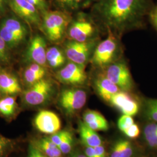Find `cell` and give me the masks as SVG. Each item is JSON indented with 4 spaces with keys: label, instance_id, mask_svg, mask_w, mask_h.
<instances>
[{
    "label": "cell",
    "instance_id": "obj_43",
    "mask_svg": "<svg viewBox=\"0 0 157 157\" xmlns=\"http://www.w3.org/2000/svg\"><path fill=\"white\" fill-rule=\"evenodd\" d=\"M1 68H0V71H1Z\"/></svg>",
    "mask_w": 157,
    "mask_h": 157
},
{
    "label": "cell",
    "instance_id": "obj_22",
    "mask_svg": "<svg viewBox=\"0 0 157 157\" xmlns=\"http://www.w3.org/2000/svg\"><path fill=\"white\" fill-rule=\"evenodd\" d=\"M38 147L47 157H62V152L59 147L46 137L39 141Z\"/></svg>",
    "mask_w": 157,
    "mask_h": 157
},
{
    "label": "cell",
    "instance_id": "obj_34",
    "mask_svg": "<svg viewBox=\"0 0 157 157\" xmlns=\"http://www.w3.org/2000/svg\"><path fill=\"white\" fill-rule=\"evenodd\" d=\"M157 133V122H154L147 125L144 129V136L147 139Z\"/></svg>",
    "mask_w": 157,
    "mask_h": 157
},
{
    "label": "cell",
    "instance_id": "obj_3",
    "mask_svg": "<svg viewBox=\"0 0 157 157\" xmlns=\"http://www.w3.org/2000/svg\"><path fill=\"white\" fill-rule=\"evenodd\" d=\"M108 37L97 44L90 63L95 70H102L121 58L122 46L118 36L107 30Z\"/></svg>",
    "mask_w": 157,
    "mask_h": 157
},
{
    "label": "cell",
    "instance_id": "obj_21",
    "mask_svg": "<svg viewBox=\"0 0 157 157\" xmlns=\"http://www.w3.org/2000/svg\"><path fill=\"white\" fill-rule=\"evenodd\" d=\"M133 152V147L129 141H118L112 147L110 157H132Z\"/></svg>",
    "mask_w": 157,
    "mask_h": 157
},
{
    "label": "cell",
    "instance_id": "obj_7",
    "mask_svg": "<svg viewBox=\"0 0 157 157\" xmlns=\"http://www.w3.org/2000/svg\"><path fill=\"white\" fill-rule=\"evenodd\" d=\"M102 72L119 89L129 91L133 87V81L126 62L122 58L103 69Z\"/></svg>",
    "mask_w": 157,
    "mask_h": 157
},
{
    "label": "cell",
    "instance_id": "obj_29",
    "mask_svg": "<svg viewBox=\"0 0 157 157\" xmlns=\"http://www.w3.org/2000/svg\"><path fill=\"white\" fill-rule=\"evenodd\" d=\"M13 142L11 140L0 135V157L4 156V155L11 147Z\"/></svg>",
    "mask_w": 157,
    "mask_h": 157
},
{
    "label": "cell",
    "instance_id": "obj_1",
    "mask_svg": "<svg viewBox=\"0 0 157 157\" xmlns=\"http://www.w3.org/2000/svg\"><path fill=\"white\" fill-rule=\"evenodd\" d=\"M148 11L147 0H101L93 6L91 17L119 36L141 26Z\"/></svg>",
    "mask_w": 157,
    "mask_h": 157
},
{
    "label": "cell",
    "instance_id": "obj_33",
    "mask_svg": "<svg viewBox=\"0 0 157 157\" xmlns=\"http://www.w3.org/2000/svg\"><path fill=\"white\" fill-rule=\"evenodd\" d=\"M123 133L129 138L135 139L140 135V129L137 124H134L129 128L126 129Z\"/></svg>",
    "mask_w": 157,
    "mask_h": 157
},
{
    "label": "cell",
    "instance_id": "obj_18",
    "mask_svg": "<svg viewBox=\"0 0 157 157\" xmlns=\"http://www.w3.org/2000/svg\"><path fill=\"white\" fill-rule=\"evenodd\" d=\"M47 67L36 63H30L23 71L25 82L29 86L46 77Z\"/></svg>",
    "mask_w": 157,
    "mask_h": 157
},
{
    "label": "cell",
    "instance_id": "obj_6",
    "mask_svg": "<svg viewBox=\"0 0 157 157\" xmlns=\"http://www.w3.org/2000/svg\"><path fill=\"white\" fill-rule=\"evenodd\" d=\"M54 82L50 78H44L29 86L23 93V100L29 106H39L49 101L55 92Z\"/></svg>",
    "mask_w": 157,
    "mask_h": 157
},
{
    "label": "cell",
    "instance_id": "obj_23",
    "mask_svg": "<svg viewBox=\"0 0 157 157\" xmlns=\"http://www.w3.org/2000/svg\"><path fill=\"white\" fill-rule=\"evenodd\" d=\"M17 107L16 97L8 95L0 100V115L10 117L13 115Z\"/></svg>",
    "mask_w": 157,
    "mask_h": 157
},
{
    "label": "cell",
    "instance_id": "obj_5",
    "mask_svg": "<svg viewBox=\"0 0 157 157\" xmlns=\"http://www.w3.org/2000/svg\"><path fill=\"white\" fill-rule=\"evenodd\" d=\"M100 41V38L84 42L67 40L63 43L62 48L69 61L86 67L90 62Z\"/></svg>",
    "mask_w": 157,
    "mask_h": 157
},
{
    "label": "cell",
    "instance_id": "obj_16",
    "mask_svg": "<svg viewBox=\"0 0 157 157\" xmlns=\"http://www.w3.org/2000/svg\"><path fill=\"white\" fill-rule=\"evenodd\" d=\"M0 91L7 95H13L22 92L21 85L17 76L6 71H0Z\"/></svg>",
    "mask_w": 157,
    "mask_h": 157
},
{
    "label": "cell",
    "instance_id": "obj_8",
    "mask_svg": "<svg viewBox=\"0 0 157 157\" xmlns=\"http://www.w3.org/2000/svg\"><path fill=\"white\" fill-rule=\"evenodd\" d=\"M86 91L76 86L64 89L61 91L58 104L65 113L75 114L84 107L87 101Z\"/></svg>",
    "mask_w": 157,
    "mask_h": 157
},
{
    "label": "cell",
    "instance_id": "obj_32",
    "mask_svg": "<svg viewBox=\"0 0 157 157\" xmlns=\"http://www.w3.org/2000/svg\"><path fill=\"white\" fill-rule=\"evenodd\" d=\"M102 115L100 112H98L94 110H87L84 112L83 115V119L84 124H87L95 120V119L99 118Z\"/></svg>",
    "mask_w": 157,
    "mask_h": 157
},
{
    "label": "cell",
    "instance_id": "obj_2",
    "mask_svg": "<svg viewBox=\"0 0 157 157\" xmlns=\"http://www.w3.org/2000/svg\"><path fill=\"white\" fill-rule=\"evenodd\" d=\"M71 13L60 10H48L41 13L39 29L45 39L54 44L62 43L66 39L69 25L72 19Z\"/></svg>",
    "mask_w": 157,
    "mask_h": 157
},
{
    "label": "cell",
    "instance_id": "obj_17",
    "mask_svg": "<svg viewBox=\"0 0 157 157\" xmlns=\"http://www.w3.org/2000/svg\"><path fill=\"white\" fill-rule=\"evenodd\" d=\"M46 59L47 67L52 70H58L63 67L67 60L63 48L57 45L47 48Z\"/></svg>",
    "mask_w": 157,
    "mask_h": 157
},
{
    "label": "cell",
    "instance_id": "obj_31",
    "mask_svg": "<svg viewBox=\"0 0 157 157\" xmlns=\"http://www.w3.org/2000/svg\"><path fill=\"white\" fill-rule=\"evenodd\" d=\"M70 132L67 131H59L54 134L51 135L48 138L52 142L56 144V146H59L63 140L66 138V137L69 135Z\"/></svg>",
    "mask_w": 157,
    "mask_h": 157
},
{
    "label": "cell",
    "instance_id": "obj_27",
    "mask_svg": "<svg viewBox=\"0 0 157 157\" xmlns=\"http://www.w3.org/2000/svg\"><path fill=\"white\" fill-rule=\"evenodd\" d=\"M134 124L135 122L132 117L124 114L118 119V127L119 129L123 132Z\"/></svg>",
    "mask_w": 157,
    "mask_h": 157
},
{
    "label": "cell",
    "instance_id": "obj_30",
    "mask_svg": "<svg viewBox=\"0 0 157 157\" xmlns=\"http://www.w3.org/2000/svg\"><path fill=\"white\" fill-rule=\"evenodd\" d=\"M29 2L35 6L41 13L50 10V3L47 0H27Z\"/></svg>",
    "mask_w": 157,
    "mask_h": 157
},
{
    "label": "cell",
    "instance_id": "obj_9",
    "mask_svg": "<svg viewBox=\"0 0 157 157\" xmlns=\"http://www.w3.org/2000/svg\"><path fill=\"white\" fill-rule=\"evenodd\" d=\"M86 67L69 61L56 71V78L63 84L78 87L87 83L88 76Z\"/></svg>",
    "mask_w": 157,
    "mask_h": 157
},
{
    "label": "cell",
    "instance_id": "obj_19",
    "mask_svg": "<svg viewBox=\"0 0 157 157\" xmlns=\"http://www.w3.org/2000/svg\"><path fill=\"white\" fill-rule=\"evenodd\" d=\"M78 130L81 140L86 146L95 147L102 145L100 136L95 130L88 127L83 122H80Z\"/></svg>",
    "mask_w": 157,
    "mask_h": 157
},
{
    "label": "cell",
    "instance_id": "obj_28",
    "mask_svg": "<svg viewBox=\"0 0 157 157\" xmlns=\"http://www.w3.org/2000/svg\"><path fill=\"white\" fill-rule=\"evenodd\" d=\"M73 145V137L69 133L66 138L62 141V143L58 146L59 149L63 154H67L72 150Z\"/></svg>",
    "mask_w": 157,
    "mask_h": 157
},
{
    "label": "cell",
    "instance_id": "obj_25",
    "mask_svg": "<svg viewBox=\"0 0 157 157\" xmlns=\"http://www.w3.org/2000/svg\"><path fill=\"white\" fill-rule=\"evenodd\" d=\"M146 113L150 119L157 122V100L150 99L146 101Z\"/></svg>",
    "mask_w": 157,
    "mask_h": 157
},
{
    "label": "cell",
    "instance_id": "obj_41",
    "mask_svg": "<svg viewBox=\"0 0 157 157\" xmlns=\"http://www.w3.org/2000/svg\"><path fill=\"white\" fill-rule=\"evenodd\" d=\"M101 0H87V6H89L90 5L91 3H93V2H98Z\"/></svg>",
    "mask_w": 157,
    "mask_h": 157
},
{
    "label": "cell",
    "instance_id": "obj_11",
    "mask_svg": "<svg viewBox=\"0 0 157 157\" xmlns=\"http://www.w3.org/2000/svg\"><path fill=\"white\" fill-rule=\"evenodd\" d=\"M9 13L1 19L0 25L21 45L27 40L30 27L12 12L11 14Z\"/></svg>",
    "mask_w": 157,
    "mask_h": 157
},
{
    "label": "cell",
    "instance_id": "obj_37",
    "mask_svg": "<svg viewBox=\"0 0 157 157\" xmlns=\"http://www.w3.org/2000/svg\"><path fill=\"white\" fill-rule=\"evenodd\" d=\"M150 19L152 26L157 31V6L150 12Z\"/></svg>",
    "mask_w": 157,
    "mask_h": 157
},
{
    "label": "cell",
    "instance_id": "obj_40",
    "mask_svg": "<svg viewBox=\"0 0 157 157\" xmlns=\"http://www.w3.org/2000/svg\"><path fill=\"white\" fill-rule=\"evenodd\" d=\"M85 154L87 157H97L95 155L94 147L87 146V148L85 151Z\"/></svg>",
    "mask_w": 157,
    "mask_h": 157
},
{
    "label": "cell",
    "instance_id": "obj_26",
    "mask_svg": "<svg viewBox=\"0 0 157 157\" xmlns=\"http://www.w3.org/2000/svg\"><path fill=\"white\" fill-rule=\"evenodd\" d=\"M10 48L0 36V63H8L11 59Z\"/></svg>",
    "mask_w": 157,
    "mask_h": 157
},
{
    "label": "cell",
    "instance_id": "obj_24",
    "mask_svg": "<svg viewBox=\"0 0 157 157\" xmlns=\"http://www.w3.org/2000/svg\"><path fill=\"white\" fill-rule=\"evenodd\" d=\"M85 124L88 127L95 131H107L109 128V124L107 119L104 118L102 115L92 122Z\"/></svg>",
    "mask_w": 157,
    "mask_h": 157
},
{
    "label": "cell",
    "instance_id": "obj_14",
    "mask_svg": "<svg viewBox=\"0 0 157 157\" xmlns=\"http://www.w3.org/2000/svg\"><path fill=\"white\" fill-rule=\"evenodd\" d=\"M112 107L121 111L124 115L131 117L136 115L139 111V104L128 91H119L112 96L109 102Z\"/></svg>",
    "mask_w": 157,
    "mask_h": 157
},
{
    "label": "cell",
    "instance_id": "obj_13",
    "mask_svg": "<svg viewBox=\"0 0 157 157\" xmlns=\"http://www.w3.org/2000/svg\"><path fill=\"white\" fill-rule=\"evenodd\" d=\"M34 125L40 132L52 135L59 132L61 128V120L54 112L48 110H42L36 116Z\"/></svg>",
    "mask_w": 157,
    "mask_h": 157
},
{
    "label": "cell",
    "instance_id": "obj_35",
    "mask_svg": "<svg viewBox=\"0 0 157 157\" xmlns=\"http://www.w3.org/2000/svg\"><path fill=\"white\" fill-rule=\"evenodd\" d=\"M10 11L9 0H0V19Z\"/></svg>",
    "mask_w": 157,
    "mask_h": 157
},
{
    "label": "cell",
    "instance_id": "obj_10",
    "mask_svg": "<svg viewBox=\"0 0 157 157\" xmlns=\"http://www.w3.org/2000/svg\"><path fill=\"white\" fill-rule=\"evenodd\" d=\"M10 10L26 23L30 28H39L41 22V13L39 10L27 0H9Z\"/></svg>",
    "mask_w": 157,
    "mask_h": 157
},
{
    "label": "cell",
    "instance_id": "obj_39",
    "mask_svg": "<svg viewBox=\"0 0 157 157\" xmlns=\"http://www.w3.org/2000/svg\"><path fill=\"white\" fill-rule=\"evenodd\" d=\"M147 144L152 148L157 147V133L146 139Z\"/></svg>",
    "mask_w": 157,
    "mask_h": 157
},
{
    "label": "cell",
    "instance_id": "obj_42",
    "mask_svg": "<svg viewBox=\"0 0 157 157\" xmlns=\"http://www.w3.org/2000/svg\"><path fill=\"white\" fill-rule=\"evenodd\" d=\"M72 157H87L86 155H83L82 154H75L73 155V156Z\"/></svg>",
    "mask_w": 157,
    "mask_h": 157
},
{
    "label": "cell",
    "instance_id": "obj_15",
    "mask_svg": "<svg viewBox=\"0 0 157 157\" xmlns=\"http://www.w3.org/2000/svg\"><path fill=\"white\" fill-rule=\"evenodd\" d=\"M94 86L98 95L104 101L109 102L113 95L121 90L105 75L102 70H96Z\"/></svg>",
    "mask_w": 157,
    "mask_h": 157
},
{
    "label": "cell",
    "instance_id": "obj_12",
    "mask_svg": "<svg viewBox=\"0 0 157 157\" xmlns=\"http://www.w3.org/2000/svg\"><path fill=\"white\" fill-rule=\"evenodd\" d=\"M47 50L45 37L41 36L39 34H36L30 41L25 52V59L29 63H36L47 67Z\"/></svg>",
    "mask_w": 157,
    "mask_h": 157
},
{
    "label": "cell",
    "instance_id": "obj_38",
    "mask_svg": "<svg viewBox=\"0 0 157 157\" xmlns=\"http://www.w3.org/2000/svg\"><path fill=\"white\" fill-rule=\"evenodd\" d=\"M95 155L97 157H106V151L104 146H97L94 147Z\"/></svg>",
    "mask_w": 157,
    "mask_h": 157
},
{
    "label": "cell",
    "instance_id": "obj_20",
    "mask_svg": "<svg viewBox=\"0 0 157 157\" xmlns=\"http://www.w3.org/2000/svg\"><path fill=\"white\" fill-rule=\"evenodd\" d=\"M87 0H51L50 3L56 10L72 14L81 8L87 6Z\"/></svg>",
    "mask_w": 157,
    "mask_h": 157
},
{
    "label": "cell",
    "instance_id": "obj_36",
    "mask_svg": "<svg viewBox=\"0 0 157 157\" xmlns=\"http://www.w3.org/2000/svg\"><path fill=\"white\" fill-rule=\"evenodd\" d=\"M28 157H47L38 147L31 145L29 148Z\"/></svg>",
    "mask_w": 157,
    "mask_h": 157
},
{
    "label": "cell",
    "instance_id": "obj_4",
    "mask_svg": "<svg viewBox=\"0 0 157 157\" xmlns=\"http://www.w3.org/2000/svg\"><path fill=\"white\" fill-rule=\"evenodd\" d=\"M98 26L91 16L78 12L67 28V40L84 42L99 38Z\"/></svg>",
    "mask_w": 157,
    "mask_h": 157
}]
</instances>
